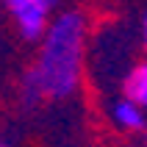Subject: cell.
Here are the masks:
<instances>
[{
    "mask_svg": "<svg viewBox=\"0 0 147 147\" xmlns=\"http://www.w3.org/2000/svg\"><path fill=\"white\" fill-rule=\"evenodd\" d=\"M142 136H144V147H147V128H144V131H142Z\"/></svg>",
    "mask_w": 147,
    "mask_h": 147,
    "instance_id": "52a82bcc",
    "label": "cell"
},
{
    "mask_svg": "<svg viewBox=\"0 0 147 147\" xmlns=\"http://www.w3.org/2000/svg\"><path fill=\"white\" fill-rule=\"evenodd\" d=\"M122 94L147 111V58L128 69V75L122 78Z\"/></svg>",
    "mask_w": 147,
    "mask_h": 147,
    "instance_id": "277c9868",
    "label": "cell"
},
{
    "mask_svg": "<svg viewBox=\"0 0 147 147\" xmlns=\"http://www.w3.org/2000/svg\"><path fill=\"white\" fill-rule=\"evenodd\" d=\"M0 147H14V144H11V142H8L6 136H0Z\"/></svg>",
    "mask_w": 147,
    "mask_h": 147,
    "instance_id": "8992f818",
    "label": "cell"
},
{
    "mask_svg": "<svg viewBox=\"0 0 147 147\" xmlns=\"http://www.w3.org/2000/svg\"><path fill=\"white\" fill-rule=\"evenodd\" d=\"M108 114H111V122H114L122 133H142L147 128V111L139 108L133 100H128L125 94L111 103Z\"/></svg>",
    "mask_w": 147,
    "mask_h": 147,
    "instance_id": "3957f363",
    "label": "cell"
},
{
    "mask_svg": "<svg viewBox=\"0 0 147 147\" xmlns=\"http://www.w3.org/2000/svg\"><path fill=\"white\" fill-rule=\"evenodd\" d=\"M58 0H6V11L25 42H39L56 17Z\"/></svg>",
    "mask_w": 147,
    "mask_h": 147,
    "instance_id": "7a4b0ae2",
    "label": "cell"
},
{
    "mask_svg": "<svg viewBox=\"0 0 147 147\" xmlns=\"http://www.w3.org/2000/svg\"><path fill=\"white\" fill-rule=\"evenodd\" d=\"M89 22L78 8L53 17L39 39L36 64L28 69L45 100H67L81 89Z\"/></svg>",
    "mask_w": 147,
    "mask_h": 147,
    "instance_id": "6da1fadb",
    "label": "cell"
},
{
    "mask_svg": "<svg viewBox=\"0 0 147 147\" xmlns=\"http://www.w3.org/2000/svg\"><path fill=\"white\" fill-rule=\"evenodd\" d=\"M142 47H144V56H147V14L142 20Z\"/></svg>",
    "mask_w": 147,
    "mask_h": 147,
    "instance_id": "5b68a950",
    "label": "cell"
}]
</instances>
